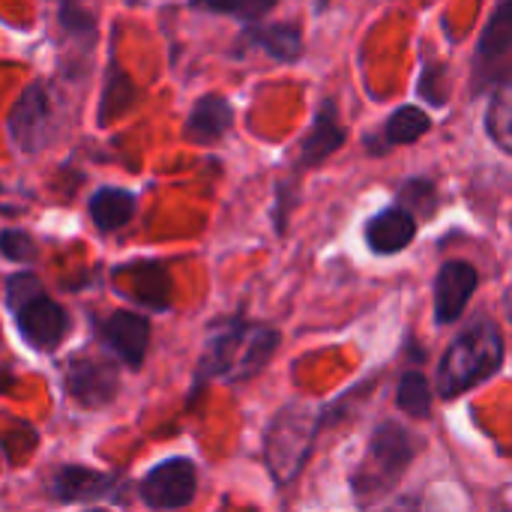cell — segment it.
<instances>
[{
    "label": "cell",
    "instance_id": "obj_1",
    "mask_svg": "<svg viewBox=\"0 0 512 512\" xmlns=\"http://www.w3.org/2000/svg\"><path fill=\"white\" fill-rule=\"evenodd\" d=\"M279 345V333L264 324L249 321H225L207 339V348L198 363V381L222 378L231 384L255 378Z\"/></svg>",
    "mask_w": 512,
    "mask_h": 512
},
{
    "label": "cell",
    "instance_id": "obj_2",
    "mask_svg": "<svg viewBox=\"0 0 512 512\" xmlns=\"http://www.w3.org/2000/svg\"><path fill=\"white\" fill-rule=\"evenodd\" d=\"M504 339L495 324H474L465 336L453 342L438 366V393L444 399H456L468 393L474 384L486 381L501 369Z\"/></svg>",
    "mask_w": 512,
    "mask_h": 512
},
{
    "label": "cell",
    "instance_id": "obj_3",
    "mask_svg": "<svg viewBox=\"0 0 512 512\" xmlns=\"http://www.w3.org/2000/svg\"><path fill=\"white\" fill-rule=\"evenodd\" d=\"M318 426H321V417L318 411H312V405H285L270 423L264 456L279 486H288L303 471L312 453V444L318 438Z\"/></svg>",
    "mask_w": 512,
    "mask_h": 512
},
{
    "label": "cell",
    "instance_id": "obj_4",
    "mask_svg": "<svg viewBox=\"0 0 512 512\" xmlns=\"http://www.w3.org/2000/svg\"><path fill=\"white\" fill-rule=\"evenodd\" d=\"M9 306L15 312L18 333L24 336L27 345L39 351H51L63 342L66 312L51 297H45L36 276L21 273L9 279Z\"/></svg>",
    "mask_w": 512,
    "mask_h": 512
},
{
    "label": "cell",
    "instance_id": "obj_5",
    "mask_svg": "<svg viewBox=\"0 0 512 512\" xmlns=\"http://www.w3.org/2000/svg\"><path fill=\"white\" fill-rule=\"evenodd\" d=\"M414 459V444L408 432L396 423H381L369 441L366 459L354 474V492L363 501H375L390 492V486L402 477V471Z\"/></svg>",
    "mask_w": 512,
    "mask_h": 512
},
{
    "label": "cell",
    "instance_id": "obj_6",
    "mask_svg": "<svg viewBox=\"0 0 512 512\" xmlns=\"http://www.w3.org/2000/svg\"><path fill=\"white\" fill-rule=\"evenodd\" d=\"M9 132H12L15 147L24 153H36L51 141L54 108H51V96L42 84H33L21 93V99L15 102V108L9 114Z\"/></svg>",
    "mask_w": 512,
    "mask_h": 512
},
{
    "label": "cell",
    "instance_id": "obj_7",
    "mask_svg": "<svg viewBox=\"0 0 512 512\" xmlns=\"http://www.w3.org/2000/svg\"><path fill=\"white\" fill-rule=\"evenodd\" d=\"M198 471L189 459H168L141 480V501L150 510H180L192 504Z\"/></svg>",
    "mask_w": 512,
    "mask_h": 512
},
{
    "label": "cell",
    "instance_id": "obj_8",
    "mask_svg": "<svg viewBox=\"0 0 512 512\" xmlns=\"http://www.w3.org/2000/svg\"><path fill=\"white\" fill-rule=\"evenodd\" d=\"M117 366L96 354H78L66 366V393L84 408H102L117 393Z\"/></svg>",
    "mask_w": 512,
    "mask_h": 512
},
{
    "label": "cell",
    "instance_id": "obj_9",
    "mask_svg": "<svg viewBox=\"0 0 512 512\" xmlns=\"http://www.w3.org/2000/svg\"><path fill=\"white\" fill-rule=\"evenodd\" d=\"M504 72H512V0L495 9V15L489 18V27L483 30V39L477 45L480 84L495 81Z\"/></svg>",
    "mask_w": 512,
    "mask_h": 512
},
{
    "label": "cell",
    "instance_id": "obj_10",
    "mask_svg": "<svg viewBox=\"0 0 512 512\" xmlns=\"http://www.w3.org/2000/svg\"><path fill=\"white\" fill-rule=\"evenodd\" d=\"M99 339L114 351V357L138 369L147 354L150 321L138 312H111L105 321H99Z\"/></svg>",
    "mask_w": 512,
    "mask_h": 512
},
{
    "label": "cell",
    "instance_id": "obj_11",
    "mask_svg": "<svg viewBox=\"0 0 512 512\" xmlns=\"http://www.w3.org/2000/svg\"><path fill=\"white\" fill-rule=\"evenodd\" d=\"M477 288V270L468 261H447L435 282V315L438 324H453L462 318Z\"/></svg>",
    "mask_w": 512,
    "mask_h": 512
},
{
    "label": "cell",
    "instance_id": "obj_12",
    "mask_svg": "<svg viewBox=\"0 0 512 512\" xmlns=\"http://www.w3.org/2000/svg\"><path fill=\"white\" fill-rule=\"evenodd\" d=\"M414 234H417V219L402 207H387L378 216H372L366 225V243L378 255L402 252L414 240Z\"/></svg>",
    "mask_w": 512,
    "mask_h": 512
},
{
    "label": "cell",
    "instance_id": "obj_13",
    "mask_svg": "<svg viewBox=\"0 0 512 512\" xmlns=\"http://www.w3.org/2000/svg\"><path fill=\"white\" fill-rule=\"evenodd\" d=\"M342 144H345V129L339 126L336 105H333V102H324V105L318 108V117H315L312 132L306 135V141H303V147H300V165H303V168H312V165L330 159Z\"/></svg>",
    "mask_w": 512,
    "mask_h": 512
},
{
    "label": "cell",
    "instance_id": "obj_14",
    "mask_svg": "<svg viewBox=\"0 0 512 512\" xmlns=\"http://www.w3.org/2000/svg\"><path fill=\"white\" fill-rule=\"evenodd\" d=\"M234 111L228 99L222 96H204L195 102L189 120H186V138L192 144H216L231 129Z\"/></svg>",
    "mask_w": 512,
    "mask_h": 512
},
{
    "label": "cell",
    "instance_id": "obj_15",
    "mask_svg": "<svg viewBox=\"0 0 512 512\" xmlns=\"http://www.w3.org/2000/svg\"><path fill=\"white\" fill-rule=\"evenodd\" d=\"M123 279H132L129 288H123L129 297L141 300L144 306H153V309H165L171 303V285H168V273L162 264H153V261H138V264H126L120 270Z\"/></svg>",
    "mask_w": 512,
    "mask_h": 512
},
{
    "label": "cell",
    "instance_id": "obj_16",
    "mask_svg": "<svg viewBox=\"0 0 512 512\" xmlns=\"http://www.w3.org/2000/svg\"><path fill=\"white\" fill-rule=\"evenodd\" d=\"M135 216V195L126 189L105 186L90 198V219L99 231H117Z\"/></svg>",
    "mask_w": 512,
    "mask_h": 512
},
{
    "label": "cell",
    "instance_id": "obj_17",
    "mask_svg": "<svg viewBox=\"0 0 512 512\" xmlns=\"http://www.w3.org/2000/svg\"><path fill=\"white\" fill-rule=\"evenodd\" d=\"M246 39L252 45H261L264 51H270L276 60H297L303 51V36L300 27L291 21L282 24H252L246 30Z\"/></svg>",
    "mask_w": 512,
    "mask_h": 512
},
{
    "label": "cell",
    "instance_id": "obj_18",
    "mask_svg": "<svg viewBox=\"0 0 512 512\" xmlns=\"http://www.w3.org/2000/svg\"><path fill=\"white\" fill-rule=\"evenodd\" d=\"M111 489V477L87 471V468H63L54 477V495L60 501H90Z\"/></svg>",
    "mask_w": 512,
    "mask_h": 512
},
{
    "label": "cell",
    "instance_id": "obj_19",
    "mask_svg": "<svg viewBox=\"0 0 512 512\" xmlns=\"http://www.w3.org/2000/svg\"><path fill=\"white\" fill-rule=\"evenodd\" d=\"M432 120L426 117V111H420L417 105H402L399 111H393L387 117V126L381 132V144L393 147V144H411L417 138H423L429 132Z\"/></svg>",
    "mask_w": 512,
    "mask_h": 512
},
{
    "label": "cell",
    "instance_id": "obj_20",
    "mask_svg": "<svg viewBox=\"0 0 512 512\" xmlns=\"http://www.w3.org/2000/svg\"><path fill=\"white\" fill-rule=\"evenodd\" d=\"M486 126H489V135L495 138V144L512 153V78H507L498 87V93L489 105Z\"/></svg>",
    "mask_w": 512,
    "mask_h": 512
},
{
    "label": "cell",
    "instance_id": "obj_21",
    "mask_svg": "<svg viewBox=\"0 0 512 512\" xmlns=\"http://www.w3.org/2000/svg\"><path fill=\"white\" fill-rule=\"evenodd\" d=\"M399 408L408 411L411 417H429L432 408V390L429 381L420 372H405L399 381Z\"/></svg>",
    "mask_w": 512,
    "mask_h": 512
},
{
    "label": "cell",
    "instance_id": "obj_22",
    "mask_svg": "<svg viewBox=\"0 0 512 512\" xmlns=\"http://www.w3.org/2000/svg\"><path fill=\"white\" fill-rule=\"evenodd\" d=\"M399 201H402V210H408L411 216L429 219L435 213L438 195H435V186L429 180H408L399 192Z\"/></svg>",
    "mask_w": 512,
    "mask_h": 512
},
{
    "label": "cell",
    "instance_id": "obj_23",
    "mask_svg": "<svg viewBox=\"0 0 512 512\" xmlns=\"http://www.w3.org/2000/svg\"><path fill=\"white\" fill-rule=\"evenodd\" d=\"M0 255L21 264V261L36 258V246H33L30 234H24V231H3L0 234Z\"/></svg>",
    "mask_w": 512,
    "mask_h": 512
},
{
    "label": "cell",
    "instance_id": "obj_24",
    "mask_svg": "<svg viewBox=\"0 0 512 512\" xmlns=\"http://www.w3.org/2000/svg\"><path fill=\"white\" fill-rule=\"evenodd\" d=\"M204 9H210V12H228V15H240L246 21H255L264 12H270L273 3H267V0H261V3H207Z\"/></svg>",
    "mask_w": 512,
    "mask_h": 512
},
{
    "label": "cell",
    "instance_id": "obj_25",
    "mask_svg": "<svg viewBox=\"0 0 512 512\" xmlns=\"http://www.w3.org/2000/svg\"><path fill=\"white\" fill-rule=\"evenodd\" d=\"M384 512H423V507H420V501H411V498H405V501H396L393 507H387Z\"/></svg>",
    "mask_w": 512,
    "mask_h": 512
},
{
    "label": "cell",
    "instance_id": "obj_26",
    "mask_svg": "<svg viewBox=\"0 0 512 512\" xmlns=\"http://www.w3.org/2000/svg\"><path fill=\"white\" fill-rule=\"evenodd\" d=\"M507 309H510V318H512V285H510V291H507Z\"/></svg>",
    "mask_w": 512,
    "mask_h": 512
},
{
    "label": "cell",
    "instance_id": "obj_27",
    "mask_svg": "<svg viewBox=\"0 0 512 512\" xmlns=\"http://www.w3.org/2000/svg\"><path fill=\"white\" fill-rule=\"evenodd\" d=\"M93 512H105V510H93Z\"/></svg>",
    "mask_w": 512,
    "mask_h": 512
}]
</instances>
